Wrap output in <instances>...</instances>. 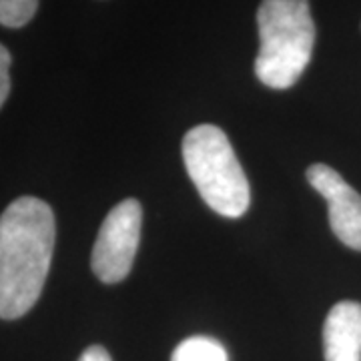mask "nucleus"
Returning <instances> with one entry per match:
<instances>
[{
    "label": "nucleus",
    "mask_w": 361,
    "mask_h": 361,
    "mask_svg": "<svg viewBox=\"0 0 361 361\" xmlns=\"http://www.w3.org/2000/svg\"><path fill=\"white\" fill-rule=\"evenodd\" d=\"M257 26L255 75L269 89L293 87L310 65L315 47L310 0H263Z\"/></svg>",
    "instance_id": "2"
},
{
    "label": "nucleus",
    "mask_w": 361,
    "mask_h": 361,
    "mask_svg": "<svg viewBox=\"0 0 361 361\" xmlns=\"http://www.w3.org/2000/svg\"><path fill=\"white\" fill-rule=\"evenodd\" d=\"M171 361H229V355L217 339L195 336L180 341Z\"/></svg>",
    "instance_id": "7"
},
{
    "label": "nucleus",
    "mask_w": 361,
    "mask_h": 361,
    "mask_svg": "<svg viewBox=\"0 0 361 361\" xmlns=\"http://www.w3.org/2000/svg\"><path fill=\"white\" fill-rule=\"evenodd\" d=\"M142 227V207L137 199H125L113 207L101 225L92 247L90 265L103 283H118L133 269Z\"/></svg>",
    "instance_id": "4"
},
{
    "label": "nucleus",
    "mask_w": 361,
    "mask_h": 361,
    "mask_svg": "<svg viewBox=\"0 0 361 361\" xmlns=\"http://www.w3.org/2000/svg\"><path fill=\"white\" fill-rule=\"evenodd\" d=\"M39 0H0V25L20 28L37 14Z\"/></svg>",
    "instance_id": "8"
},
{
    "label": "nucleus",
    "mask_w": 361,
    "mask_h": 361,
    "mask_svg": "<svg viewBox=\"0 0 361 361\" xmlns=\"http://www.w3.org/2000/svg\"><path fill=\"white\" fill-rule=\"evenodd\" d=\"M310 185L329 205V225L343 245L361 251V195L336 169L315 163L307 169Z\"/></svg>",
    "instance_id": "5"
},
{
    "label": "nucleus",
    "mask_w": 361,
    "mask_h": 361,
    "mask_svg": "<svg viewBox=\"0 0 361 361\" xmlns=\"http://www.w3.org/2000/svg\"><path fill=\"white\" fill-rule=\"evenodd\" d=\"M325 361H361V303L339 301L323 325Z\"/></svg>",
    "instance_id": "6"
},
{
    "label": "nucleus",
    "mask_w": 361,
    "mask_h": 361,
    "mask_svg": "<svg viewBox=\"0 0 361 361\" xmlns=\"http://www.w3.org/2000/svg\"><path fill=\"white\" fill-rule=\"evenodd\" d=\"M54 235L52 209L37 197H18L0 215V319H18L39 301Z\"/></svg>",
    "instance_id": "1"
},
{
    "label": "nucleus",
    "mask_w": 361,
    "mask_h": 361,
    "mask_svg": "<svg viewBox=\"0 0 361 361\" xmlns=\"http://www.w3.org/2000/svg\"><path fill=\"white\" fill-rule=\"evenodd\" d=\"M11 65H13L11 52L0 44V109L11 92Z\"/></svg>",
    "instance_id": "9"
},
{
    "label": "nucleus",
    "mask_w": 361,
    "mask_h": 361,
    "mask_svg": "<svg viewBox=\"0 0 361 361\" xmlns=\"http://www.w3.org/2000/svg\"><path fill=\"white\" fill-rule=\"evenodd\" d=\"M183 161L207 205L223 217L245 215L251 191L227 135L215 125H199L183 139Z\"/></svg>",
    "instance_id": "3"
},
{
    "label": "nucleus",
    "mask_w": 361,
    "mask_h": 361,
    "mask_svg": "<svg viewBox=\"0 0 361 361\" xmlns=\"http://www.w3.org/2000/svg\"><path fill=\"white\" fill-rule=\"evenodd\" d=\"M78 361H113L109 351L101 345H90L82 351V355L78 357Z\"/></svg>",
    "instance_id": "10"
}]
</instances>
